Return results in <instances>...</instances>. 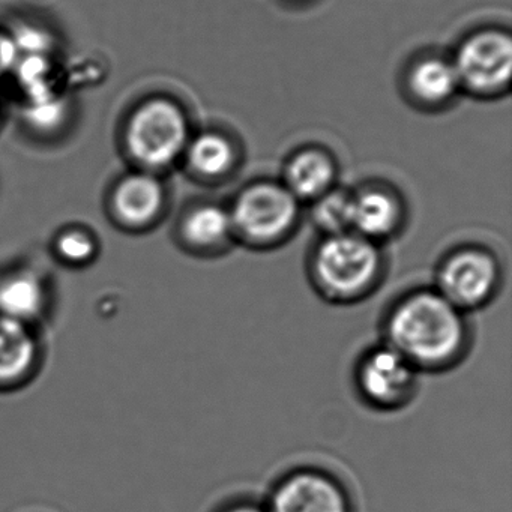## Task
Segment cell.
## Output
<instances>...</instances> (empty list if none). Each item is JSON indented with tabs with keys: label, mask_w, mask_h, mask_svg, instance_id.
I'll return each instance as SVG.
<instances>
[{
	"label": "cell",
	"mask_w": 512,
	"mask_h": 512,
	"mask_svg": "<svg viewBox=\"0 0 512 512\" xmlns=\"http://www.w3.org/2000/svg\"><path fill=\"white\" fill-rule=\"evenodd\" d=\"M269 512H352L349 494L319 470H296L275 485Z\"/></svg>",
	"instance_id": "9"
},
{
	"label": "cell",
	"mask_w": 512,
	"mask_h": 512,
	"mask_svg": "<svg viewBox=\"0 0 512 512\" xmlns=\"http://www.w3.org/2000/svg\"><path fill=\"white\" fill-rule=\"evenodd\" d=\"M44 346L40 329L0 316V392H16L40 373Z\"/></svg>",
	"instance_id": "11"
},
{
	"label": "cell",
	"mask_w": 512,
	"mask_h": 512,
	"mask_svg": "<svg viewBox=\"0 0 512 512\" xmlns=\"http://www.w3.org/2000/svg\"><path fill=\"white\" fill-rule=\"evenodd\" d=\"M55 295L43 271L13 266L0 274V316L40 329L52 314Z\"/></svg>",
	"instance_id": "10"
},
{
	"label": "cell",
	"mask_w": 512,
	"mask_h": 512,
	"mask_svg": "<svg viewBox=\"0 0 512 512\" xmlns=\"http://www.w3.org/2000/svg\"><path fill=\"white\" fill-rule=\"evenodd\" d=\"M386 344L416 370H445L469 346V325L436 289H419L395 302L385 322Z\"/></svg>",
	"instance_id": "1"
},
{
	"label": "cell",
	"mask_w": 512,
	"mask_h": 512,
	"mask_svg": "<svg viewBox=\"0 0 512 512\" xmlns=\"http://www.w3.org/2000/svg\"><path fill=\"white\" fill-rule=\"evenodd\" d=\"M176 235L182 248L197 256L224 253L235 241L229 209L217 203L191 206L179 220Z\"/></svg>",
	"instance_id": "12"
},
{
	"label": "cell",
	"mask_w": 512,
	"mask_h": 512,
	"mask_svg": "<svg viewBox=\"0 0 512 512\" xmlns=\"http://www.w3.org/2000/svg\"><path fill=\"white\" fill-rule=\"evenodd\" d=\"M188 166L202 179H220L232 170L236 160L235 146L220 133L199 134L185 149Z\"/></svg>",
	"instance_id": "16"
},
{
	"label": "cell",
	"mask_w": 512,
	"mask_h": 512,
	"mask_svg": "<svg viewBox=\"0 0 512 512\" xmlns=\"http://www.w3.org/2000/svg\"><path fill=\"white\" fill-rule=\"evenodd\" d=\"M190 121L169 98L154 97L131 112L125 127V149L139 170L157 173L175 164L190 143Z\"/></svg>",
	"instance_id": "3"
},
{
	"label": "cell",
	"mask_w": 512,
	"mask_h": 512,
	"mask_svg": "<svg viewBox=\"0 0 512 512\" xmlns=\"http://www.w3.org/2000/svg\"><path fill=\"white\" fill-rule=\"evenodd\" d=\"M50 253L65 268L86 269L100 259V238L89 227L73 224L56 232L50 242Z\"/></svg>",
	"instance_id": "17"
},
{
	"label": "cell",
	"mask_w": 512,
	"mask_h": 512,
	"mask_svg": "<svg viewBox=\"0 0 512 512\" xmlns=\"http://www.w3.org/2000/svg\"><path fill=\"white\" fill-rule=\"evenodd\" d=\"M407 82L410 92L421 103L431 106L451 100L461 86L452 62L442 58H425L416 62Z\"/></svg>",
	"instance_id": "15"
},
{
	"label": "cell",
	"mask_w": 512,
	"mask_h": 512,
	"mask_svg": "<svg viewBox=\"0 0 512 512\" xmlns=\"http://www.w3.org/2000/svg\"><path fill=\"white\" fill-rule=\"evenodd\" d=\"M401 223L403 208L394 194L380 188L353 194L352 232L379 244L395 235Z\"/></svg>",
	"instance_id": "13"
},
{
	"label": "cell",
	"mask_w": 512,
	"mask_h": 512,
	"mask_svg": "<svg viewBox=\"0 0 512 512\" xmlns=\"http://www.w3.org/2000/svg\"><path fill=\"white\" fill-rule=\"evenodd\" d=\"M451 62L464 88L475 94L499 92L511 80V37L496 29L476 32L458 46Z\"/></svg>",
	"instance_id": "6"
},
{
	"label": "cell",
	"mask_w": 512,
	"mask_h": 512,
	"mask_svg": "<svg viewBox=\"0 0 512 512\" xmlns=\"http://www.w3.org/2000/svg\"><path fill=\"white\" fill-rule=\"evenodd\" d=\"M337 169L334 161L320 149H304L289 161L284 187L299 200H316L332 190Z\"/></svg>",
	"instance_id": "14"
},
{
	"label": "cell",
	"mask_w": 512,
	"mask_h": 512,
	"mask_svg": "<svg viewBox=\"0 0 512 512\" xmlns=\"http://www.w3.org/2000/svg\"><path fill=\"white\" fill-rule=\"evenodd\" d=\"M356 386L370 406L382 410L406 406L418 388V370L388 344L368 350L356 368Z\"/></svg>",
	"instance_id": "7"
},
{
	"label": "cell",
	"mask_w": 512,
	"mask_h": 512,
	"mask_svg": "<svg viewBox=\"0 0 512 512\" xmlns=\"http://www.w3.org/2000/svg\"><path fill=\"white\" fill-rule=\"evenodd\" d=\"M167 203L169 196L157 173L137 170L116 182L109 197V214L124 232L145 233L163 220Z\"/></svg>",
	"instance_id": "8"
},
{
	"label": "cell",
	"mask_w": 512,
	"mask_h": 512,
	"mask_svg": "<svg viewBox=\"0 0 512 512\" xmlns=\"http://www.w3.org/2000/svg\"><path fill=\"white\" fill-rule=\"evenodd\" d=\"M220 512H269L266 506L257 505V503L242 502L235 503V505L227 506L221 509Z\"/></svg>",
	"instance_id": "19"
},
{
	"label": "cell",
	"mask_w": 512,
	"mask_h": 512,
	"mask_svg": "<svg viewBox=\"0 0 512 512\" xmlns=\"http://www.w3.org/2000/svg\"><path fill=\"white\" fill-rule=\"evenodd\" d=\"M353 194L329 190L314 200L313 221L325 236L352 232Z\"/></svg>",
	"instance_id": "18"
},
{
	"label": "cell",
	"mask_w": 512,
	"mask_h": 512,
	"mask_svg": "<svg viewBox=\"0 0 512 512\" xmlns=\"http://www.w3.org/2000/svg\"><path fill=\"white\" fill-rule=\"evenodd\" d=\"M385 260L377 242L355 232L325 236L314 248L310 274L329 301L353 302L368 296L382 278Z\"/></svg>",
	"instance_id": "2"
},
{
	"label": "cell",
	"mask_w": 512,
	"mask_h": 512,
	"mask_svg": "<svg viewBox=\"0 0 512 512\" xmlns=\"http://www.w3.org/2000/svg\"><path fill=\"white\" fill-rule=\"evenodd\" d=\"M229 212L235 239L253 248H271L292 235L301 202L284 185L262 182L241 191Z\"/></svg>",
	"instance_id": "4"
},
{
	"label": "cell",
	"mask_w": 512,
	"mask_h": 512,
	"mask_svg": "<svg viewBox=\"0 0 512 512\" xmlns=\"http://www.w3.org/2000/svg\"><path fill=\"white\" fill-rule=\"evenodd\" d=\"M500 280L502 268L496 254L469 245L452 251L442 260L434 289L467 313L487 305L499 290Z\"/></svg>",
	"instance_id": "5"
}]
</instances>
